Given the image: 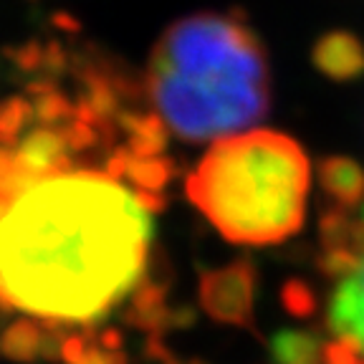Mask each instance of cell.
Wrapping results in <instances>:
<instances>
[{"instance_id": "obj_1", "label": "cell", "mask_w": 364, "mask_h": 364, "mask_svg": "<svg viewBox=\"0 0 364 364\" xmlns=\"http://www.w3.org/2000/svg\"><path fill=\"white\" fill-rule=\"evenodd\" d=\"M3 107L0 281L11 309L91 324L142 281L170 182L142 84L99 53L26 46Z\"/></svg>"}, {"instance_id": "obj_2", "label": "cell", "mask_w": 364, "mask_h": 364, "mask_svg": "<svg viewBox=\"0 0 364 364\" xmlns=\"http://www.w3.org/2000/svg\"><path fill=\"white\" fill-rule=\"evenodd\" d=\"M142 89L167 134L213 144L266 117L271 68L243 18L203 11L170 23L154 41Z\"/></svg>"}, {"instance_id": "obj_3", "label": "cell", "mask_w": 364, "mask_h": 364, "mask_svg": "<svg viewBox=\"0 0 364 364\" xmlns=\"http://www.w3.org/2000/svg\"><path fill=\"white\" fill-rule=\"evenodd\" d=\"M311 162L294 136L253 127L208 144L185 180L195 210L228 243L276 245L306 220Z\"/></svg>"}, {"instance_id": "obj_4", "label": "cell", "mask_w": 364, "mask_h": 364, "mask_svg": "<svg viewBox=\"0 0 364 364\" xmlns=\"http://www.w3.org/2000/svg\"><path fill=\"white\" fill-rule=\"evenodd\" d=\"M354 230L347 248L336 250V276L326 304V324L339 347L364 362V215L344 220Z\"/></svg>"}, {"instance_id": "obj_5", "label": "cell", "mask_w": 364, "mask_h": 364, "mask_svg": "<svg viewBox=\"0 0 364 364\" xmlns=\"http://www.w3.org/2000/svg\"><path fill=\"white\" fill-rule=\"evenodd\" d=\"M314 63L334 81H352L364 71V46L357 36L334 31L326 33L314 48Z\"/></svg>"}, {"instance_id": "obj_6", "label": "cell", "mask_w": 364, "mask_h": 364, "mask_svg": "<svg viewBox=\"0 0 364 364\" xmlns=\"http://www.w3.org/2000/svg\"><path fill=\"white\" fill-rule=\"evenodd\" d=\"M354 364H357V359H354Z\"/></svg>"}]
</instances>
